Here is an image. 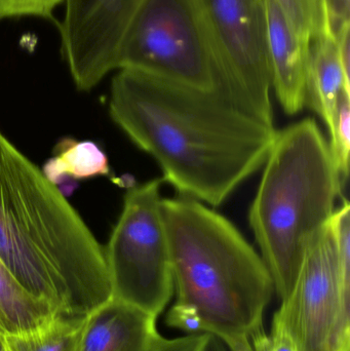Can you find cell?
Returning a JSON list of instances; mask_svg holds the SVG:
<instances>
[{
    "label": "cell",
    "mask_w": 350,
    "mask_h": 351,
    "mask_svg": "<svg viewBox=\"0 0 350 351\" xmlns=\"http://www.w3.org/2000/svg\"><path fill=\"white\" fill-rule=\"evenodd\" d=\"M109 114L154 158L181 196L223 204L258 172L277 136L268 123L226 93L164 82L121 69L111 84Z\"/></svg>",
    "instance_id": "cell-1"
},
{
    "label": "cell",
    "mask_w": 350,
    "mask_h": 351,
    "mask_svg": "<svg viewBox=\"0 0 350 351\" xmlns=\"http://www.w3.org/2000/svg\"><path fill=\"white\" fill-rule=\"evenodd\" d=\"M0 261L59 315L111 300L104 249L53 182L0 133Z\"/></svg>",
    "instance_id": "cell-2"
},
{
    "label": "cell",
    "mask_w": 350,
    "mask_h": 351,
    "mask_svg": "<svg viewBox=\"0 0 350 351\" xmlns=\"http://www.w3.org/2000/svg\"><path fill=\"white\" fill-rule=\"evenodd\" d=\"M176 303L199 313L228 351H253L275 292L260 254L225 217L180 196L162 198Z\"/></svg>",
    "instance_id": "cell-3"
},
{
    "label": "cell",
    "mask_w": 350,
    "mask_h": 351,
    "mask_svg": "<svg viewBox=\"0 0 350 351\" xmlns=\"http://www.w3.org/2000/svg\"><path fill=\"white\" fill-rule=\"evenodd\" d=\"M249 214L275 291L287 300L306 249L336 210L342 183L314 119L277 131Z\"/></svg>",
    "instance_id": "cell-4"
},
{
    "label": "cell",
    "mask_w": 350,
    "mask_h": 351,
    "mask_svg": "<svg viewBox=\"0 0 350 351\" xmlns=\"http://www.w3.org/2000/svg\"><path fill=\"white\" fill-rule=\"evenodd\" d=\"M121 69L229 96L199 0H143L119 49Z\"/></svg>",
    "instance_id": "cell-5"
},
{
    "label": "cell",
    "mask_w": 350,
    "mask_h": 351,
    "mask_svg": "<svg viewBox=\"0 0 350 351\" xmlns=\"http://www.w3.org/2000/svg\"><path fill=\"white\" fill-rule=\"evenodd\" d=\"M162 183V178H156L127 190L104 249L113 298L156 317L174 295Z\"/></svg>",
    "instance_id": "cell-6"
},
{
    "label": "cell",
    "mask_w": 350,
    "mask_h": 351,
    "mask_svg": "<svg viewBox=\"0 0 350 351\" xmlns=\"http://www.w3.org/2000/svg\"><path fill=\"white\" fill-rule=\"evenodd\" d=\"M350 243L329 222L312 237L287 300L273 315L297 351H350Z\"/></svg>",
    "instance_id": "cell-7"
},
{
    "label": "cell",
    "mask_w": 350,
    "mask_h": 351,
    "mask_svg": "<svg viewBox=\"0 0 350 351\" xmlns=\"http://www.w3.org/2000/svg\"><path fill=\"white\" fill-rule=\"evenodd\" d=\"M232 100L273 121L266 0H199Z\"/></svg>",
    "instance_id": "cell-8"
},
{
    "label": "cell",
    "mask_w": 350,
    "mask_h": 351,
    "mask_svg": "<svg viewBox=\"0 0 350 351\" xmlns=\"http://www.w3.org/2000/svg\"><path fill=\"white\" fill-rule=\"evenodd\" d=\"M143 0H65L59 23L61 53L79 90L116 70L129 24Z\"/></svg>",
    "instance_id": "cell-9"
},
{
    "label": "cell",
    "mask_w": 350,
    "mask_h": 351,
    "mask_svg": "<svg viewBox=\"0 0 350 351\" xmlns=\"http://www.w3.org/2000/svg\"><path fill=\"white\" fill-rule=\"evenodd\" d=\"M267 51L273 92L287 114L306 105L312 40L295 28L275 0H266Z\"/></svg>",
    "instance_id": "cell-10"
},
{
    "label": "cell",
    "mask_w": 350,
    "mask_h": 351,
    "mask_svg": "<svg viewBox=\"0 0 350 351\" xmlns=\"http://www.w3.org/2000/svg\"><path fill=\"white\" fill-rule=\"evenodd\" d=\"M156 319L112 297L84 317L76 351H154L166 340Z\"/></svg>",
    "instance_id": "cell-11"
},
{
    "label": "cell",
    "mask_w": 350,
    "mask_h": 351,
    "mask_svg": "<svg viewBox=\"0 0 350 351\" xmlns=\"http://www.w3.org/2000/svg\"><path fill=\"white\" fill-rule=\"evenodd\" d=\"M350 26L327 31L310 43L306 104L330 125L339 99L350 95Z\"/></svg>",
    "instance_id": "cell-12"
},
{
    "label": "cell",
    "mask_w": 350,
    "mask_h": 351,
    "mask_svg": "<svg viewBox=\"0 0 350 351\" xmlns=\"http://www.w3.org/2000/svg\"><path fill=\"white\" fill-rule=\"evenodd\" d=\"M61 315L51 305L27 292L0 261V329L20 333Z\"/></svg>",
    "instance_id": "cell-13"
},
{
    "label": "cell",
    "mask_w": 350,
    "mask_h": 351,
    "mask_svg": "<svg viewBox=\"0 0 350 351\" xmlns=\"http://www.w3.org/2000/svg\"><path fill=\"white\" fill-rule=\"evenodd\" d=\"M84 317L55 315L34 329L5 333L4 351H76Z\"/></svg>",
    "instance_id": "cell-14"
},
{
    "label": "cell",
    "mask_w": 350,
    "mask_h": 351,
    "mask_svg": "<svg viewBox=\"0 0 350 351\" xmlns=\"http://www.w3.org/2000/svg\"><path fill=\"white\" fill-rule=\"evenodd\" d=\"M58 147L57 156L47 162L43 170V174L53 184L66 177L86 179L109 174L106 154L92 142L66 139Z\"/></svg>",
    "instance_id": "cell-15"
},
{
    "label": "cell",
    "mask_w": 350,
    "mask_h": 351,
    "mask_svg": "<svg viewBox=\"0 0 350 351\" xmlns=\"http://www.w3.org/2000/svg\"><path fill=\"white\" fill-rule=\"evenodd\" d=\"M295 28L308 39L333 30L328 0H275Z\"/></svg>",
    "instance_id": "cell-16"
},
{
    "label": "cell",
    "mask_w": 350,
    "mask_h": 351,
    "mask_svg": "<svg viewBox=\"0 0 350 351\" xmlns=\"http://www.w3.org/2000/svg\"><path fill=\"white\" fill-rule=\"evenodd\" d=\"M327 129L330 133L328 142L335 169L342 186L349 176L350 158V95H343L335 108L332 121Z\"/></svg>",
    "instance_id": "cell-17"
},
{
    "label": "cell",
    "mask_w": 350,
    "mask_h": 351,
    "mask_svg": "<svg viewBox=\"0 0 350 351\" xmlns=\"http://www.w3.org/2000/svg\"><path fill=\"white\" fill-rule=\"evenodd\" d=\"M65 0H0V21L18 16L53 19V12Z\"/></svg>",
    "instance_id": "cell-18"
},
{
    "label": "cell",
    "mask_w": 350,
    "mask_h": 351,
    "mask_svg": "<svg viewBox=\"0 0 350 351\" xmlns=\"http://www.w3.org/2000/svg\"><path fill=\"white\" fill-rule=\"evenodd\" d=\"M253 351H297L283 326L273 319L271 333L260 330L253 335Z\"/></svg>",
    "instance_id": "cell-19"
},
{
    "label": "cell",
    "mask_w": 350,
    "mask_h": 351,
    "mask_svg": "<svg viewBox=\"0 0 350 351\" xmlns=\"http://www.w3.org/2000/svg\"><path fill=\"white\" fill-rule=\"evenodd\" d=\"M168 327L182 330L188 334L205 333V325L199 313L189 305L175 303L166 315Z\"/></svg>",
    "instance_id": "cell-20"
},
{
    "label": "cell",
    "mask_w": 350,
    "mask_h": 351,
    "mask_svg": "<svg viewBox=\"0 0 350 351\" xmlns=\"http://www.w3.org/2000/svg\"><path fill=\"white\" fill-rule=\"evenodd\" d=\"M212 335L208 333L188 334L184 337L164 340L154 351H209Z\"/></svg>",
    "instance_id": "cell-21"
},
{
    "label": "cell",
    "mask_w": 350,
    "mask_h": 351,
    "mask_svg": "<svg viewBox=\"0 0 350 351\" xmlns=\"http://www.w3.org/2000/svg\"><path fill=\"white\" fill-rule=\"evenodd\" d=\"M350 0H328L329 10L333 20H349Z\"/></svg>",
    "instance_id": "cell-22"
},
{
    "label": "cell",
    "mask_w": 350,
    "mask_h": 351,
    "mask_svg": "<svg viewBox=\"0 0 350 351\" xmlns=\"http://www.w3.org/2000/svg\"><path fill=\"white\" fill-rule=\"evenodd\" d=\"M4 333L1 329H0V351H4Z\"/></svg>",
    "instance_id": "cell-23"
}]
</instances>
